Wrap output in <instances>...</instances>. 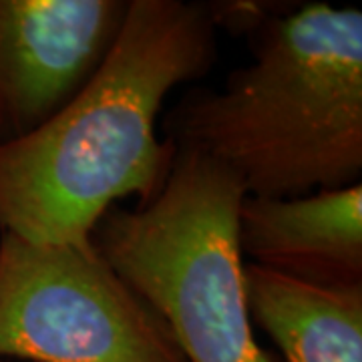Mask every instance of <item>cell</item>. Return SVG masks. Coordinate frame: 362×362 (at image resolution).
<instances>
[{
	"label": "cell",
	"mask_w": 362,
	"mask_h": 362,
	"mask_svg": "<svg viewBox=\"0 0 362 362\" xmlns=\"http://www.w3.org/2000/svg\"><path fill=\"white\" fill-rule=\"evenodd\" d=\"M216 61L207 2L129 0L113 47L77 95L39 131L0 149V232L77 242L121 199L151 204L177 156L157 133L165 99Z\"/></svg>",
	"instance_id": "1"
},
{
	"label": "cell",
	"mask_w": 362,
	"mask_h": 362,
	"mask_svg": "<svg viewBox=\"0 0 362 362\" xmlns=\"http://www.w3.org/2000/svg\"><path fill=\"white\" fill-rule=\"evenodd\" d=\"M252 63L163 117L175 151L228 169L246 195L298 197L362 177V13L286 2L246 37Z\"/></svg>",
	"instance_id": "2"
},
{
	"label": "cell",
	"mask_w": 362,
	"mask_h": 362,
	"mask_svg": "<svg viewBox=\"0 0 362 362\" xmlns=\"http://www.w3.org/2000/svg\"><path fill=\"white\" fill-rule=\"evenodd\" d=\"M228 169L177 151L147 206H113L89 238L107 264L163 318L187 362H278L259 349L247 310L238 209Z\"/></svg>",
	"instance_id": "3"
},
{
	"label": "cell",
	"mask_w": 362,
	"mask_h": 362,
	"mask_svg": "<svg viewBox=\"0 0 362 362\" xmlns=\"http://www.w3.org/2000/svg\"><path fill=\"white\" fill-rule=\"evenodd\" d=\"M0 361L187 362L168 324L90 238L0 233Z\"/></svg>",
	"instance_id": "4"
},
{
	"label": "cell",
	"mask_w": 362,
	"mask_h": 362,
	"mask_svg": "<svg viewBox=\"0 0 362 362\" xmlns=\"http://www.w3.org/2000/svg\"><path fill=\"white\" fill-rule=\"evenodd\" d=\"M129 0H0V149L65 107L103 63Z\"/></svg>",
	"instance_id": "5"
},
{
	"label": "cell",
	"mask_w": 362,
	"mask_h": 362,
	"mask_svg": "<svg viewBox=\"0 0 362 362\" xmlns=\"http://www.w3.org/2000/svg\"><path fill=\"white\" fill-rule=\"evenodd\" d=\"M238 244L250 264L312 286H362V183L298 197L246 195Z\"/></svg>",
	"instance_id": "6"
},
{
	"label": "cell",
	"mask_w": 362,
	"mask_h": 362,
	"mask_svg": "<svg viewBox=\"0 0 362 362\" xmlns=\"http://www.w3.org/2000/svg\"><path fill=\"white\" fill-rule=\"evenodd\" d=\"M252 324L286 362H362V286H312L244 264Z\"/></svg>",
	"instance_id": "7"
},
{
	"label": "cell",
	"mask_w": 362,
	"mask_h": 362,
	"mask_svg": "<svg viewBox=\"0 0 362 362\" xmlns=\"http://www.w3.org/2000/svg\"><path fill=\"white\" fill-rule=\"evenodd\" d=\"M286 2H256V0H216L207 2V11L216 30H228L233 37H244L270 16L278 13Z\"/></svg>",
	"instance_id": "8"
},
{
	"label": "cell",
	"mask_w": 362,
	"mask_h": 362,
	"mask_svg": "<svg viewBox=\"0 0 362 362\" xmlns=\"http://www.w3.org/2000/svg\"><path fill=\"white\" fill-rule=\"evenodd\" d=\"M0 362H8V361H0Z\"/></svg>",
	"instance_id": "9"
}]
</instances>
